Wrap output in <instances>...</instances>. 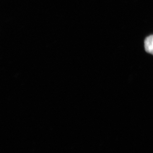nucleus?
I'll use <instances>...</instances> for the list:
<instances>
[{
  "instance_id": "1",
  "label": "nucleus",
  "mask_w": 153,
  "mask_h": 153,
  "mask_svg": "<svg viewBox=\"0 0 153 153\" xmlns=\"http://www.w3.org/2000/svg\"><path fill=\"white\" fill-rule=\"evenodd\" d=\"M144 44L146 51L153 55V35L149 36L146 38Z\"/></svg>"
}]
</instances>
